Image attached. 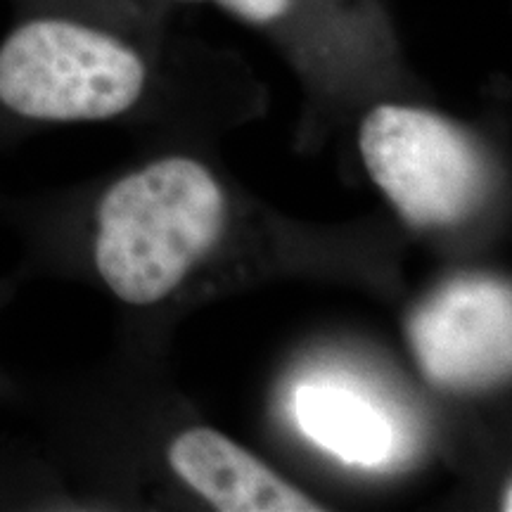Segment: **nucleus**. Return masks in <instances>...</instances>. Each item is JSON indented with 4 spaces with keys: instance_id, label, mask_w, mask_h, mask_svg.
<instances>
[{
    "instance_id": "1",
    "label": "nucleus",
    "mask_w": 512,
    "mask_h": 512,
    "mask_svg": "<svg viewBox=\"0 0 512 512\" xmlns=\"http://www.w3.org/2000/svg\"><path fill=\"white\" fill-rule=\"evenodd\" d=\"M223 192L200 162L169 157L128 174L95 207L93 266L121 302L164 299L223 230Z\"/></svg>"
},
{
    "instance_id": "2",
    "label": "nucleus",
    "mask_w": 512,
    "mask_h": 512,
    "mask_svg": "<svg viewBox=\"0 0 512 512\" xmlns=\"http://www.w3.org/2000/svg\"><path fill=\"white\" fill-rule=\"evenodd\" d=\"M145 67L117 36L60 12H36L0 43V112L29 124L102 121L131 110Z\"/></svg>"
},
{
    "instance_id": "3",
    "label": "nucleus",
    "mask_w": 512,
    "mask_h": 512,
    "mask_svg": "<svg viewBox=\"0 0 512 512\" xmlns=\"http://www.w3.org/2000/svg\"><path fill=\"white\" fill-rule=\"evenodd\" d=\"M358 143L377 188L415 228L451 226L482 202L489 183L482 150L439 114L380 105Z\"/></svg>"
},
{
    "instance_id": "4",
    "label": "nucleus",
    "mask_w": 512,
    "mask_h": 512,
    "mask_svg": "<svg viewBox=\"0 0 512 512\" xmlns=\"http://www.w3.org/2000/svg\"><path fill=\"white\" fill-rule=\"evenodd\" d=\"M422 375L446 392L496 387L512 368V294L496 278H456L425 299L406 325Z\"/></svg>"
},
{
    "instance_id": "5",
    "label": "nucleus",
    "mask_w": 512,
    "mask_h": 512,
    "mask_svg": "<svg viewBox=\"0 0 512 512\" xmlns=\"http://www.w3.org/2000/svg\"><path fill=\"white\" fill-rule=\"evenodd\" d=\"M174 472L221 512H318L313 498L209 427L178 434L169 446Z\"/></svg>"
},
{
    "instance_id": "6",
    "label": "nucleus",
    "mask_w": 512,
    "mask_h": 512,
    "mask_svg": "<svg viewBox=\"0 0 512 512\" xmlns=\"http://www.w3.org/2000/svg\"><path fill=\"white\" fill-rule=\"evenodd\" d=\"M294 418L306 437L344 463L373 467L392 453V422L375 403L351 389L323 382L299 384Z\"/></svg>"
},
{
    "instance_id": "7",
    "label": "nucleus",
    "mask_w": 512,
    "mask_h": 512,
    "mask_svg": "<svg viewBox=\"0 0 512 512\" xmlns=\"http://www.w3.org/2000/svg\"><path fill=\"white\" fill-rule=\"evenodd\" d=\"M235 15L249 19V22H271V19L280 17L290 5V0H219Z\"/></svg>"
},
{
    "instance_id": "8",
    "label": "nucleus",
    "mask_w": 512,
    "mask_h": 512,
    "mask_svg": "<svg viewBox=\"0 0 512 512\" xmlns=\"http://www.w3.org/2000/svg\"><path fill=\"white\" fill-rule=\"evenodd\" d=\"M501 508L512 510V505H510V482H505V494L501 496Z\"/></svg>"
}]
</instances>
